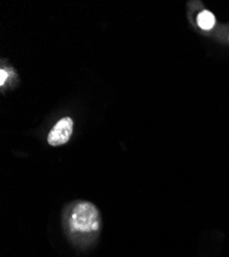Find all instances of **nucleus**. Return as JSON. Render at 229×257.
<instances>
[{
	"instance_id": "1",
	"label": "nucleus",
	"mask_w": 229,
	"mask_h": 257,
	"mask_svg": "<svg viewBox=\"0 0 229 257\" xmlns=\"http://www.w3.org/2000/svg\"><path fill=\"white\" fill-rule=\"evenodd\" d=\"M101 225L98 209L89 202L76 203L67 215L66 227L73 241L89 242L98 233Z\"/></svg>"
},
{
	"instance_id": "4",
	"label": "nucleus",
	"mask_w": 229,
	"mask_h": 257,
	"mask_svg": "<svg viewBox=\"0 0 229 257\" xmlns=\"http://www.w3.org/2000/svg\"><path fill=\"white\" fill-rule=\"evenodd\" d=\"M0 74H2V80H0V84L4 85L9 75H8V73H7V71L5 69H2V71H0Z\"/></svg>"
},
{
	"instance_id": "2",
	"label": "nucleus",
	"mask_w": 229,
	"mask_h": 257,
	"mask_svg": "<svg viewBox=\"0 0 229 257\" xmlns=\"http://www.w3.org/2000/svg\"><path fill=\"white\" fill-rule=\"evenodd\" d=\"M73 133V120L71 117L61 118L48 135V142L52 146L66 144Z\"/></svg>"
},
{
	"instance_id": "3",
	"label": "nucleus",
	"mask_w": 229,
	"mask_h": 257,
	"mask_svg": "<svg viewBox=\"0 0 229 257\" xmlns=\"http://www.w3.org/2000/svg\"><path fill=\"white\" fill-rule=\"evenodd\" d=\"M215 22V16L209 11L201 12L197 17V24L202 30H211L214 27Z\"/></svg>"
}]
</instances>
